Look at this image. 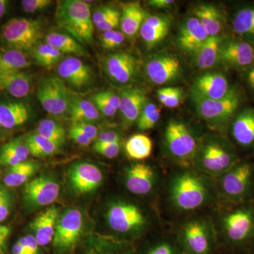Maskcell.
<instances>
[{"label": "cell", "mask_w": 254, "mask_h": 254, "mask_svg": "<svg viewBox=\"0 0 254 254\" xmlns=\"http://www.w3.org/2000/svg\"><path fill=\"white\" fill-rule=\"evenodd\" d=\"M169 197L180 211H193L203 206L210 195L208 183L193 172H182L174 175L169 184Z\"/></svg>", "instance_id": "obj_1"}, {"label": "cell", "mask_w": 254, "mask_h": 254, "mask_svg": "<svg viewBox=\"0 0 254 254\" xmlns=\"http://www.w3.org/2000/svg\"><path fill=\"white\" fill-rule=\"evenodd\" d=\"M57 4L55 19L58 26L80 43L91 44L94 24L90 4L81 0H62Z\"/></svg>", "instance_id": "obj_2"}, {"label": "cell", "mask_w": 254, "mask_h": 254, "mask_svg": "<svg viewBox=\"0 0 254 254\" xmlns=\"http://www.w3.org/2000/svg\"><path fill=\"white\" fill-rule=\"evenodd\" d=\"M193 161L202 173L221 176L240 160L231 145L220 138L212 137L198 145Z\"/></svg>", "instance_id": "obj_3"}, {"label": "cell", "mask_w": 254, "mask_h": 254, "mask_svg": "<svg viewBox=\"0 0 254 254\" xmlns=\"http://www.w3.org/2000/svg\"><path fill=\"white\" fill-rule=\"evenodd\" d=\"M223 244L229 250L243 251L254 242V208L249 205L227 213L222 220Z\"/></svg>", "instance_id": "obj_4"}, {"label": "cell", "mask_w": 254, "mask_h": 254, "mask_svg": "<svg viewBox=\"0 0 254 254\" xmlns=\"http://www.w3.org/2000/svg\"><path fill=\"white\" fill-rule=\"evenodd\" d=\"M177 242L187 254H218L215 232L209 222L203 219L186 222L179 233Z\"/></svg>", "instance_id": "obj_5"}, {"label": "cell", "mask_w": 254, "mask_h": 254, "mask_svg": "<svg viewBox=\"0 0 254 254\" xmlns=\"http://www.w3.org/2000/svg\"><path fill=\"white\" fill-rule=\"evenodd\" d=\"M220 177V190L226 199L242 202L254 195V168L250 163L239 161Z\"/></svg>", "instance_id": "obj_6"}, {"label": "cell", "mask_w": 254, "mask_h": 254, "mask_svg": "<svg viewBox=\"0 0 254 254\" xmlns=\"http://www.w3.org/2000/svg\"><path fill=\"white\" fill-rule=\"evenodd\" d=\"M107 220L116 233L127 236H137L143 232L148 219L138 205L127 201H117L110 205Z\"/></svg>", "instance_id": "obj_7"}, {"label": "cell", "mask_w": 254, "mask_h": 254, "mask_svg": "<svg viewBox=\"0 0 254 254\" xmlns=\"http://www.w3.org/2000/svg\"><path fill=\"white\" fill-rule=\"evenodd\" d=\"M42 28L39 20L14 18L4 25L1 37L10 49L24 53L36 48L41 38Z\"/></svg>", "instance_id": "obj_8"}, {"label": "cell", "mask_w": 254, "mask_h": 254, "mask_svg": "<svg viewBox=\"0 0 254 254\" xmlns=\"http://www.w3.org/2000/svg\"><path fill=\"white\" fill-rule=\"evenodd\" d=\"M165 144L170 155L180 162L193 161L199 145L190 127L177 120H172L167 125Z\"/></svg>", "instance_id": "obj_9"}, {"label": "cell", "mask_w": 254, "mask_h": 254, "mask_svg": "<svg viewBox=\"0 0 254 254\" xmlns=\"http://www.w3.org/2000/svg\"><path fill=\"white\" fill-rule=\"evenodd\" d=\"M83 218L78 209H70L58 220L53 248L54 254H71L79 243L83 234Z\"/></svg>", "instance_id": "obj_10"}, {"label": "cell", "mask_w": 254, "mask_h": 254, "mask_svg": "<svg viewBox=\"0 0 254 254\" xmlns=\"http://www.w3.org/2000/svg\"><path fill=\"white\" fill-rule=\"evenodd\" d=\"M195 110L200 117L213 125L227 123L233 116L240 105L241 95L235 88H231L224 98L208 100L192 97Z\"/></svg>", "instance_id": "obj_11"}, {"label": "cell", "mask_w": 254, "mask_h": 254, "mask_svg": "<svg viewBox=\"0 0 254 254\" xmlns=\"http://www.w3.org/2000/svg\"><path fill=\"white\" fill-rule=\"evenodd\" d=\"M37 98L49 115L60 117L69 113L71 93L61 78L43 80L38 87Z\"/></svg>", "instance_id": "obj_12"}, {"label": "cell", "mask_w": 254, "mask_h": 254, "mask_svg": "<svg viewBox=\"0 0 254 254\" xmlns=\"http://www.w3.org/2000/svg\"><path fill=\"white\" fill-rule=\"evenodd\" d=\"M60 190L59 184L54 179L43 175L26 184L25 198L32 206H46L58 199Z\"/></svg>", "instance_id": "obj_13"}, {"label": "cell", "mask_w": 254, "mask_h": 254, "mask_svg": "<svg viewBox=\"0 0 254 254\" xmlns=\"http://www.w3.org/2000/svg\"><path fill=\"white\" fill-rule=\"evenodd\" d=\"M148 78L157 85H163L175 81L181 73L180 60L171 55L153 57L145 65Z\"/></svg>", "instance_id": "obj_14"}, {"label": "cell", "mask_w": 254, "mask_h": 254, "mask_svg": "<svg viewBox=\"0 0 254 254\" xmlns=\"http://www.w3.org/2000/svg\"><path fill=\"white\" fill-rule=\"evenodd\" d=\"M104 68L105 72L113 81L120 84H127L136 78L138 64L133 55L119 52L105 58Z\"/></svg>", "instance_id": "obj_15"}, {"label": "cell", "mask_w": 254, "mask_h": 254, "mask_svg": "<svg viewBox=\"0 0 254 254\" xmlns=\"http://www.w3.org/2000/svg\"><path fill=\"white\" fill-rule=\"evenodd\" d=\"M158 175L150 165L137 163L127 169L125 175V185L133 194H150L156 187Z\"/></svg>", "instance_id": "obj_16"}, {"label": "cell", "mask_w": 254, "mask_h": 254, "mask_svg": "<svg viewBox=\"0 0 254 254\" xmlns=\"http://www.w3.org/2000/svg\"><path fill=\"white\" fill-rule=\"evenodd\" d=\"M103 175L98 166L86 162L74 164L70 170L69 181L78 194H84L96 190L101 185Z\"/></svg>", "instance_id": "obj_17"}, {"label": "cell", "mask_w": 254, "mask_h": 254, "mask_svg": "<svg viewBox=\"0 0 254 254\" xmlns=\"http://www.w3.org/2000/svg\"><path fill=\"white\" fill-rule=\"evenodd\" d=\"M219 60L232 67H246L253 63L254 48L242 40L225 39L220 46Z\"/></svg>", "instance_id": "obj_18"}, {"label": "cell", "mask_w": 254, "mask_h": 254, "mask_svg": "<svg viewBox=\"0 0 254 254\" xmlns=\"http://www.w3.org/2000/svg\"><path fill=\"white\" fill-rule=\"evenodd\" d=\"M230 88L224 75L205 73L197 77L192 86V97L208 100H219L228 93Z\"/></svg>", "instance_id": "obj_19"}, {"label": "cell", "mask_w": 254, "mask_h": 254, "mask_svg": "<svg viewBox=\"0 0 254 254\" xmlns=\"http://www.w3.org/2000/svg\"><path fill=\"white\" fill-rule=\"evenodd\" d=\"M119 111L127 126L137 123L141 111L147 104L146 93L141 88H127L122 91Z\"/></svg>", "instance_id": "obj_20"}, {"label": "cell", "mask_w": 254, "mask_h": 254, "mask_svg": "<svg viewBox=\"0 0 254 254\" xmlns=\"http://www.w3.org/2000/svg\"><path fill=\"white\" fill-rule=\"evenodd\" d=\"M58 73L60 78L77 88L89 84L93 78L89 66L76 57H69L61 62Z\"/></svg>", "instance_id": "obj_21"}, {"label": "cell", "mask_w": 254, "mask_h": 254, "mask_svg": "<svg viewBox=\"0 0 254 254\" xmlns=\"http://www.w3.org/2000/svg\"><path fill=\"white\" fill-rule=\"evenodd\" d=\"M59 210L55 206L46 209L38 215L32 222L35 237L38 245L41 248L53 245L57 224L59 220Z\"/></svg>", "instance_id": "obj_22"}, {"label": "cell", "mask_w": 254, "mask_h": 254, "mask_svg": "<svg viewBox=\"0 0 254 254\" xmlns=\"http://www.w3.org/2000/svg\"><path fill=\"white\" fill-rule=\"evenodd\" d=\"M209 37L201 23L195 17L189 18L182 25L178 36V44L182 50L193 53Z\"/></svg>", "instance_id": "obj_23"}, {"label": "cell", "mask_w": 254, "mask_h": 254, "mask_svg": "<svg viewBox=\"0 0 254 254\" xmlns=\"http://www.w3.org/2000/svg\"><path fill=\"white\" fill-rule=\"evenodd\" d=\"M170 25L171 19L167 16H152L145 18L139 31L142 39L149 49L167 36Z\"/></svg>", "instance_id": "obj_24"}, {"label": "cell", "mask_w": 254, "mask_h": 254, "mask_svg": "<svg viewBox=\"0 0 254 254\" xmlns=\"http://www.w3.org/2000/svg\"><path fill=\"white\" fill-rule=\"evenodd\" d=\"M232 133L235 141L244 147L254 145V110H244L232 124Z\"/></svg>", "instance_id": "obj_25"}, {"label": "cell", "mask_w": 254, "mask_h": 254, "mask_svg": "<svg viewBox=\"0 0 254 254\" xmlns=\"http://www.w3.org/2000/svg\"><path fill=\"white\" fill-rule=\"evenodd\" d=\"M31 110L22 102L0 103V124L3 128L11 129L21 126L29 120Z\"/></svg>", "instance_id": "obj_26"}, {"label": "cell", "mask_w": 254, "mask_h": 254, "mask_svg": "<svg viewBox=\"0 0 254 254\" xmlns=\"http://www.w3.org/2000/svg\"><path fill=\"white\" fill-rule=\"evenodd\" d=\"M32 78L25 71H15L0 75V90L16 98L27 96L31 92Z\"/></svg>", "instance_id": "obj_27"}, {"label": "cell", "mask_w": 254, "mask_h": 254, "mask_svg": "<svg viewBox=\"0 0 254 254\" xmlns=\"http://www.w3.org/2000/svg\"><path fill=\"white\" fill-rule=\"evenodd\" d=\"M224 40L220 35L209 36L193 53L195 66L202 69L213 67L219 60V51Z\"/></svg>", "instance_id": "obj_28"}, {"label": "cell", "mask_w": 254, "mask_h": 254, "mask_svg": "<svg viewBox=\"0 0 254 254\" xmlns=\"http://www.w3.org/2000/svg\"><path fill=\"white\" fill-rule=\"evenodd\" d=\"M147 13L138 2L128 3L123 6L120 26L125 36L132 38L141 29Z\"/></svg>", "instance_id": "obj_29"}, {"label": "cell", "mask_w": 254, "mask_h": 254, "mask_svg": "<svg viewBox=\"0 0 254 254\" xmlns=\"http://www.w3.org/2000/svg\"><path fill=\"white\" fill-rule=\"evenodd\" d=\"M69 116L71 123H88L97 121L100 113L90 100L71 93Z\"/></svg>", "instance_id": "obj_30"}, {"label": "cell", "mask_w": 254, "mask_h": 254, "mask_svg": "<svg viewBox=\"0 0 254 254\" xmlns=\"http://www.w3.org/2000/svg\"><path fill=\"white\" fill-rule=\"evenodd\" d=\"M194 14L209 36H219L223 26V18L218 9L211 4H202L195 8Z\"/></svg>", "instance_id": "obj_31"}, {"label": "cell", "mask_w": 254, "mask_h": 254, "mask_svg": "<svg viewBox=\"0 0 254 254\" xmlns=\"http://www.w3.org/2000/svg\"><path fill=\"white\" fill-rule=\"evenodd\" d=\"M46 42L63 54L67 53L78 57L88 56V52L81 43L66 33L52 32L47 35Z\"/></svg>", "instance_id": "obj_32"}, {"label": "cell", "mask_w": 254, "mask_h": 254, "mask_svg": "<svg viewBox=\"0 0 254 254\" xmlns=\"http://www.w3.org/2000/svg\"><path fill=\"white\" fill-rule=\"evenodd\" d=\"M31 65V62L22 52L9 49L0 52V75L22 71Z\"/></svg>", "instance_id": "obj_33"}, {"label": "cell", "mask_w": 254, "mask_h": 254, "mask_svg": "<svg viewBox=\"0 0 254 254\" xmlns=\"http://www.w3.org/2000/svg\"><path fill=\"white\" fill-rule=\"evenodd\" d=\"M38 168V164L33 161L23 162L10 168L4 177V182L6 187H18L26 183Z\"/></svg>", "instance_id": "obj_34"}, {"label": "cell", "mask_w": 254, "mask_h": 254, "mask_svg": "<svg viewBox=\"0 0 254 254\" xmlns=\"http://www.w3.org/2000/svg\"><path fill=\"white\" fill-rule=\"evenodd\" d=\"M127 154L134 160H141L148 158L153 150V142L146 135L135 134L128 138L125 145Z\"/></svg>", "instance_id": "obj_35"}, {"label": "cell", "mask_w": 254, "mask_h": 254, "mask_svg": "<svg viewBox=\"0 0 254 254\" xmlns=\"http://www.w3.org/2000/svg\"><path fill=\"white\" fill-rule=\"evenodd\" d=\"M30 153L36 158L51 156L59 151L61 147L54 142L47 139L38 133H32L26 140Z\"/></svg>", "instance_id": "obj_36"}, {"label": "cell", "mask_w": 254, "mask_h": 254, "mask_svg": "<svg viewBox=\"0 0 254 254\" xmlns=\"http://www.w3.org/2000/svg\"><path fill=\"white\" fill-rule=\"evenodd\" d=\"M37 133L62 147L66 142V131L63 125L53 119H43L38 124Z\"/></svg>", "instance_id": "obj_37"}, {"label": "cell", "mask_w": 254, "mask_h": 254, "mask_svg": "<svg viewBox=\"0 0 254 254\" xmlns=\"http://www.w3.org/2000/svg\"><path fill=\"white\" fill-rule=\"evenodd\" d=\"M233 28L240 36L254 38V7L240 10L234 18Z\"/></svg>", "instance_id": "obj_38"}, {"label": "cell", "mask_w": 254, "mask_h": 254, "mask_svg": "<svg viewBox=\"0 0 254 254\" xmlns=\"http://www.w3.org/2000/svg\"><path fill=\"white\" fill-rule=\"evenodd\" d=\"M63 53L48 43L37 45L33 49V58L37 64L44 68L53 67L63 56Z\"/></svg>", "instance_id": "obj_39"}, {"label": "cell", "mask_w": 254, "mask_h": 254, "mask_svg": "<svg viewBox=\"0 0 254 254\" xmlns=\"http://www.w3.org/2000/svg\"><path fill=\"white\" fill-rule=\"evenodd\" d=\"M182 250L178 242L162 239L146 246L139 254H181Z\"/></svg>", "instance_id": "obj_40"}, {"label": "cell", "mask_w": 254, "mask_h": 254, "mask_svg": "<svg viewBox=\"0 0 254 254\" xmlns=\"http://www.w3.org/2000/svg\"><path fill=\"white\" fill-rule=\"evenodd\" d=\"M160 118V110L153 103H147L137 121L138 129L148 131L154 128Z\"/></svg>", "instance_id": "obj_41"}, {"label": "cell", "mask_w": 254, "mask_h": 254, "mask_svg": "<svg viewBox=\"0 0 254 254\" xmlns=\"http://www.w3.org/2000/svg\"><path fill=\"white\" fill-rule=\"evenodd\" d=\"M2 148L14 154L21 163L26 161L28 156L31 155L26 141H23L21 139H14L9 141Z\"/></svg>", "instance_id": "obj_42"}, {"label": "cell", "mask_w": 254, "mask_h": 254, "mask_svg": "<svg viewBox=\"0 0 254 254\" xmlns=\"http://www.w3.org/2000/svg\"><path fill=\"white\" fill-rule=\"evenodd\" d=\"M125 36L123 32L118 31H105L101 36L102 46L106 50H113L123 44Z\"/></svg>", "instance_id": "obj_43"}, {"label": "cell", "mask_w": 254, "mask_h": 254, "mask_svg": "<svg viewBox=\"0 0 254 254\" xmlns=\"http://www.w3.org/2000/svg\"><path fill=\"white\" fill-rule=\"evenodd\" d=\"M131 249L123 246H92L83 254H132Z\"/></svg>", "instance_id": "obj_44"}, {"label": "cell", "mask_w": 254, "mask_h": 254, "mask_svg": "<svg viewBox=\"0 0 254 254\" xmlns=\"http://www.w3.org/2000/svg\"><path fill=\"white\" fill-rule=\"evenodd\" d=\"M120 143H100L95 142L93 145V150L95 152L110 159L116 158L120 153Z\"/></svg>", "instance_id": "obj_45"}, {"label": "cell", "mask_w": 254, "mask_h": 254, "mask_svg": "<svg viewBox=\"0 0 254 254\" xmlns=\"http://www.w3.org/2000/svg\"><path fill=\"white\" fill-rule=\"evenodd\" d=\"M54 1L50 0H23L21 5L26 13H35L46 9Z\"/></svg>", "instance_id": "obj_46"}, {"label": "cell", "mask_w": 254, "mask_h": 254, "mask_svg": "<svg viewBox=\"0 0 254 254\" xmlns=\"http://www.w3.org/2000/svg\"><path fill=\"white\" fill-rule=\"evenodd\" d=\"M22 246L26 254H41V247L33 235H28L17 240Z\"/></svg>", "instance_id": "obj_47"}, {"label": "cell", "mask_w": 254, "mask_h": 254, "mask_svg": "<svg viewBox=\"0 0 254 254\" xmlns=\"http://www.w3.org/2000/svg\"><path fill=\"white\" fill-rule=\"evenodd\" d=\"M11 197L2 187H0V222L7 218L11 210Z\"/></svg>", "instance_id": "obj_48"}, {"label": "cell", "mask_w": 254, "mask_h": 254, "mask_svg": "<svg viewBox=\"0 0 254 254\" xmlns=\"http://www.w3.org/2000/svg\"><path fill=\"white\" fill-rule=\"evenodd\" d=\"M118 11V10L110 7V6H102V7L98 8L92 14V20H93V24H94V26H96V25L103 22Z\"/></svg>", "instance_id": "obj_49"}, {"label": "cell", "mask_w": 254, "mask_h": 254, "mask_svg": "<svg viewBox=\"0 0 254 254\" xmlns=\"http://www.w3.org/2000/svg\"><path fill=\"white\" fill-rule=\"evenodd\" d=\"M95 95L114 109L119 110L120 104V95L115 94V93L112 91H100L95 93Z\"/></svg>", "instance_id": "obj_50"}, {"label": "cell", "mask_w": 254, "mask_h": 254, "mask_svg": "<svg viewBox=\"0 0 254 254\" xmlns=\"http://www.w3.org/2000/svg\"><path fill=\"white\" fill-rule=\"evenodd\" d=\"M91 102L96 107L99 113H101L104 116L108 117V118H112V117L115 116V114L118 112V110L114 109L113 108L107 104L103 100L100 99L95 94L91 97Z\"/></svg>", "instance_id": "obj_51"}, {"label": "cell", "mask_w": 254, "mask_h": 254, "mask_svg": "<svg viewBox=\"0 0 254 254\" xmlns=\"http://www.w3.org/2000/svg\"><path fill=\"white\" fill-rule=\"evenodd\" d=\"M72 126L83 132L91 141L96 139L98 136V130L96 126L88 123H72Z\"/></svg>", "instance_id": "obj_52"}, {"label": "cell", "mask_w": 254, "mask_h": 254, "mask_svg": "<svg viewBox=\"0 0 254 254\" xmlns=\"http://www.w3.org/2000/svg\"><path fill=\"white\" fill-rule=\"evenodd\" d=\"M120 14L119 11L115 13L113 16H110L108 19L105 20L103 22L96 25L95 27L98 28L99 31L105 32L109 31H113L115 28L118 27L120 23Z\"/></svg>", "instance_id": "obj_53"}, {"label": "cell", "mask_w": 254, "mask_h": 254, "mask_svg": "<svg viewBox=\"0 0 254 254\" xmlns=\"http://www.w3.org/2000/svg\"><path fill=\"white\" fill-rule=\"evenodd\" d=\"M69 136L76 144L81 146H88L91 143V140L76 127L71 125L69 128Z\"/></svg>", "instance_id": "obj_54"}, {"label": "cell", "mask_w": 254, "mask_h": 254, "mask_svg": "<svg viewBox=\"0 0 254 254\" xmlns=\"http://www.w3.org/2000/svg\"><path fill=\"white\" fill-rule=\"evenodd\" d=\"M120 141H121V137L120 134L116 131H110V130L98 133L96 138V143H120Z\"/></svg>", "instance_id": "obj_55"}, {"label": "cell", "mask_w": 254, "mask_h": 254, "mask_svg": "<svg viewBox=\"0 0 254 254\" xmlns=\"http://www.w3.org/2000/svg\"><path fill=\"white\" fill-rule=\"evenodd\" d=\"M182 90V88H179V87H167V88H160L157 92L158 99L160 100V103L163 105L171 97L177 94V93H179Z\"/></svg>", "instance_id": "obj_56"}, {"label": "cell", "mask_w": 254, "mask_h": 254, "mask_svg": "<svg viewBox=\"0 0 254 254\" xmlns=\"http://www.w3.org/2000/svg\"><path fill=\"white\" fill-rule=\"evenodd\" d=\"M11 231V227L0 225V254H6V243Z\"/></svg>", "instance_id": "obj_57"}, {"label": "cell", "mask_w": 254, "mask_h": 254, "mask_svg": "<svg viewBox=\"0 0 254 254\" xmlns=\"http://www.w3.org/2000/svg\"><path fill=\"white\" fill-rule=\"evenodd\" d=\"M175 3L173 0H150L148 1V4L153 7L157 9H164L168 8Z\"/></svg>", "instance_id": "obj_58"}, {"label": "cell", "mask_w": 254, "mask_h": 254, "mask_svg": "<svg viewBox=\"0 0 254 254\" xmlns=\"http://www.w3.org/2000/svg\"><path fill=\"white\" fill-rule=\"evenodd\" d=\"M9 4V1L7 0H0V19L6 14Z\"/></svg>", "instance_id": "obj_59"}, {"label": "cell", "mask_w": 254, "mask_h": 254, "mask_svg": "<svg viewBox=\"0 0 254 254\" xmlns=\"http://www.w3.org/2000/svg\"><path fill=\"white\" fill-rule=\"evenodd\" d=\"M247 78H248V82L250 83L251 86L254 88V68H252L250 71V73H248Z\"/></svg>", "instance_id": "obj_60"}, {"label": "cell", "mask_w": 254, "mask_h": 254, "mask_svg": "<svg viewBox=\"0 0 254 254\" xmlns=\"http://www.w3.org/2000/svg\"><path fill=\"white\" fill-rule=\"evenodd\" d=\"M1 128H3V127L1 126V124H0V129H1Z\"/></svg>", "instance_id": "obj_61"}, {"label": "cell", "mask_w": 254, "mask_h": 254, "mask_svg": "<svg viewBox=\"0 0 254 254\" xmlns=\"http://www.w3.org/2000/svg\"><path fill=\"white\" fill-rule=\"evenodd\" d=\"M181 254H187L185 253V252H184L183 251H182Z\"/></svg>", "instance_id": "obj_62"}]
</instances>
